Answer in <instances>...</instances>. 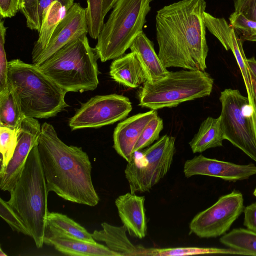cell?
I'll return each instance as SVG.
<instances>
[{
  "instance_id": "5bb4252c",
  "label": "cell",
  "mask_w": 256,
  "mask_h": 256,
  "mask_svg": "<svg viewBox=\"0 0 256 256\" xmlns=\"http://www.w3.org/2000/svg\"><path fill=\"white\" fill-rule=\"evenodd\" d=\"M184 172L188 178L196 175H203L235 182L248 179L256 174V166L252 163L238 164L200 154L185 162Z\"/></svg>"
},
{
  "instance_id": "8992f818",
  "label": "cell",
  "mask_w": 256,
  "mask_h": 256,
  "mask_svg": "<svg viewBox=\"0 0 256 256\" xmlns=\"http://www.w3.org/2000/svg\"><path fill=\"white\" fill-rule=\"evenodd\" d=\"M154 0H118L98 34L95 46L102 62L124 55L143 32Z\"/></svg>"
},
{
  "instance_id": "ac0fdd59",
  "label": "cell",
  "mask_w": 256,
  "mask_h": 256,
  "mask_svg": "<svg viewBox=\"0 0 256 256\" xmlns=\"http://www.w3.org/2000/svg\"><path fill=\"white\" fill-rule=\"evenodd\" d=\"M134 52L143 68L147 82H154L166 77L169 73L154 48L153 42L142 32L135 39L130 48Z\"/></svg>"
},
{
  "instance_id": "cb8c5ba5",
  "label": "cell",
  "mask_w": 256,
  "mask_h": 256,
  "mask_svg": "<svg viewBox=\"0 0 256 256\" xmlns=\"http://www.w3.org/2000/svg\"><path fill=\"white\" fill-rule=\"evenodd\" d=\"M25 118L11 89L0 92V126L16 128Z\"/></svg>"
},
{
  "instance_id": "7c38bea8",
  "label": "cell",
  "mask_w": 256,
  "mask_h": 256,
  "mask_svg": "<svg viewBox=\"0 0 256 256\" xmlns=\"http://www.w3.org/2000/svg\"><path fill=\"white\" fill-rule=\"evenodd\" d=\"M18 143L12 158L0 176V188L10 192L20 178L26 158L38 143L41 126L36 118L26 117L17 128Z\"/></svg>"
},
{
  "instance_id": "1f68e13d",
  "label": "cell",
  "mask_w": 256,
  "mask_h": 256,
  "mask_svg": "<svg viewBox=\"0 0 256 256\" xmlns=\"http://www.w3.org/2000/svg\"><path fill=\"white\" fill-rule=\"evenodd\" d=\"M39 0H18V9L26 18V26L31 30L40 31Z\"/></svg>"
},
{
  "instance_id": "b9f144b4",
  "label": "cell",
  "mask_w": 256,
  "mask_h": 256,
  "mask_svg": "<svg viewBox=\"0 0 256 256\" xmlns=\"http://www.w3.org/2000/svg\"><path fill=\"white\" fill-rule=\"evenodd\" d=\"M0 256H7V254H6L2 250V248H0Z\"/></svg>"
},
{
  "instance_id": "ffe728a7",
  "label": "cell",
  "mask_w": 256,
  "mask_h": 256,
  "mask_svg": "<svg viewBox=\"0 0 256 256\" xmlns=\"http://www.w3.org/2000/svg\"><path fill=\"white\" fill-rule=\"evenodd\" d=\"M46 237H58L96 242L92 234L66 214L48 212L47 216Z\"/></svg>"
},
{
  "instance_id": "7a4b0ae2",
  "label": "cell",
  "mask_w": 256,
  "mask_h": 256,
  "mask_svg": "<svg viewBox=\"0 0 256 256\" xmlns=\"http://www.w3.org/2000/svg\"><path fill=\"white\" fill-rule=\"evenodd\" d=\"M37 144L48 192L72 202L90 206L98 204L92 164L82 148L66 144L47 122L41 126Z\"/></svg>"
},
{
  "instance_id": "d590c367",
  "label": "cell",
  "mask_w": 256,
  "mask_h": 256,
  "mask_svg": "<svg viewBox=\"0 0 256 256\" xmlns=\"http://www.w3.org/2000/svg\"><path fill=\"white\" fill-rule=\"evenodd\" d=\"M244 224L248 230L256 232V202L245 207Z\"/></svg>"
},
{
  "instance_id": "30bf717a",
  "label": "cell",
  "mask_w": 256,
  "mask_h": 256,
  "mask_svg": "<svg viewBox=\"0 0 256 256\" xmlns=\"http://www.w3.org/2000/svg\"><path fill=\"white\" fill-rule=\"evenodd\" d=\"M132 110L130 100L122 95L96 96L76 110L70 118L68 126L72 130L100 128L124 119Z\"/></svg>"
},
{
  "instance_id": "7bdbcfd3",
  "label": "cell",
  "mask_w": 256,
  "mask_h": 256,
  "mask_svg": "<svg viewBox=\"0 0 256 256\" xmlns=\"http://www.w3.org/2000/svg\"><path fill=\"white\" fill-rule=\"evenodd\" d=\"M254 195L256 196V188L254 189V193H253Z\"/></svg>"
},
{
  "instance_id": "ee69618b",
  "label": "cell",
  "mask_w": 256,
  "mask_h": 256,
  "mask_svg": "<svg viewBox=\"0 0 256 256\" xmlns=\"http://www.w3.org/2000/svg\"><path fill=\"white\" fill-rule=\"evenodd\" d=\"M88 0H86V1L88 2Z\"/></svg>"
},
{
  "instance_id": "74e56055",
  "label": "cell",
  "mask_w": 256,
  "mask_h": 256,
  "mask_svg": "<svg viewBox=\"0 0 256 256\" xmlns=\"http://www.w3.org/2000/svg\"><path fill=\"white\" fill-rule=\"evenodd\" d=\"M118 0H103L102 14L104 17L106 15L108 12L112 8Z\"/></svg>"
},
{
  "instance_id": "d4e9b609",
  "label": "cell",
  "mask_w": 256,
  "mask_h": 256,
  "mask_svg": "<svg viewBox=\"0 0 256 256\" xmlns=\"http://www.w3.org/2000/svg\"><path fill=\"white\" fill-rule=\"evenodd\" d=\"M220 242L230 248L256 256V232L242 228H235L222 236Z\"/></svg>"
},
{
  "instance_id": "e575fe53",
  "label": "cell",
  "mask_w": 256,
  "mask_h": 256,
  "mask_svg": "<svg viewBox=\"0 0 256 256\" xmlns=\"http://www.w3.org/2000/svg\"><path fill=\"white\" fill-rule=\"evenodd\" d=\"M18 10V0H0L1 18L13 17Z\"/></svg>"
},
{
  "instance_id": "484cf974",
  "label": "cell",
  "mask_w": 256,
  "mask_h": 256,
  "mask_svg": "<svg viewBox=\"0 0 256 256\" xmlns=\"http://www.w3.org/2000/svg\"><path fill=\"white\" fill-rule=\"evenodd\" d=\"M236 254L247 255L246 253L232 249L212 248L179 247L172 248H150V256H180L201 254Z\"/></svg>"
},
{
  "instance_id": "83f0119b",
  "label": "cell",
  "mask_w": 256,
  "mask_h": 256,
  "mask_svg": "<svg viewBox=\"0 0 256 256\" xmlns=\"http://www.w3.org/2000/svg\"><path fill=\"white\" fill-rule=\"evenodd\" d=\"M103 0H88L87 2L86 18L88 34L96 39L104 24L102 14Z\"/></svg>"
},
{
  "instance_id": "9a60e30c",
  "label": "cell",
  "mask_w": 256,
  "mask_h": 256,
  "mask_svg": "<svg viewBox=\"0 0 256 256\" xmlns=\"http://www.w3.org/2000/svg\"><path fill=\"white\" fill-rule=\"evenodd\" d=\"M158 112L151 110L140 113L118 123L113 134V147L127 162L133 154L134 146L144 126Z\"/></svg>"
},
{
  "instance_id": "8d00e7d4",
  "label": "cell",
  "mask_w": 256,
  "mask_h": 256,
  "mask_svg": "<svg viewBox=\"0 0 256 256\" xmlns=\"http://www.w3.org/2000/svg\"><path fill=\"white\" fill-rule=\"evenodd\" d=\"M54 1L59 2L63 6L66 8L67 10H68L74 4V0H39L38 13L40 24H42V18L48 8L51 4Z\"/></svg>"
},
{
  "instance_id": "5b68a950",
  "label": "cell",
  "mask_w": 256,
  "mask_h": 256,
  "mask_svg": "<svg viewBox=\"0 0 256 256\" xmlns=\"http://www.w3.org/2000/svg\"><path fill=\"white\" fill-rule=\"evenodd\" d=\"M86 35L68 44L36 66L66 92L92 91L98 84V57Z\"/></svg>"
},
{
  "instance_id": "4316f807",
  "label": "cell",
  "mask_w": 256,
  "mask_h": 256,
  "mask_svg": "<svg viewBox=\"0 0 256 256\" xmlns=\"http://www.w3.org/2000/svg\"><path fill=\"white\" fill-rule=\"evenodd\" d=\"M18 143L17 128L0 126V152L2 154L0 176L4 172L12 157Z\"/></svg>"
},
{
  "instance_id": "60d3db41",
  "label": "cell",
  "mask_w": 256,
  "mask_h": 256,
  "mask_svg": "<svg viewBox=\"0 0 256 256\" xmlns=\"http://www.w3.org/2000/svg\"><path fill=\"white\" fill-rule=\"evenodd\" d=\"M251 0H234V4H237Z\"/></svg>"
},
{
  "instance_id": "4fadbf2b",
  "label": "cell",
  "mask_w": 256,
  "mask_h": 256,
  "mask_svg": "<svg viewBox=\"0 0 256 256\" xmlns=\"http://www.w3.org/2000/svg\"><path fill=\"white\" fill-rule=\"evenodd\" d=\"M88 34L86 8L74 3L58 24L45 50L32 64L40 65L68 44Z\"/></svg>"
},
{
  "instance_id": "2e32d148",
  "label": "cell",
  "mask_w": 256,
  "mask_h": 256,
  "mask_svg": "<svg viewBox=\"0 0 256 256\" xmlns=\"http://www.w3.org/2000/svg\"><path fill=\"white\" fill-rule=\"evenodd\" d=\"M145 197L130 192L120 195L115 200L119 216L128 234L138 238L146 234Z\"/></svg>"
},
{
  "instance_id": "44dd1931",
  "label": "cell",
  "mask_w": 256,
  "mask_h": 256,
  "mask_svg": "<svg viewBox=\"0 0 256 256\" xmlns=\"http://www.w3.org/2000/svg\"><path fill=\"white\" fill-rule=\"evenodd\" d=\"M44 244L53 246L61 253L73 256H120L98 242L58 237H46Z\"/></svg>"
},
{
  "instance_id": "9c48e42d",
  "label": "cell",
  "mask_w": 256,
  "mask_h": 256,
  "mask_svg": "<svg viewBox=\"0 0 256 256\" xmlns=\"http://www.w3.org/2000/svg\"><path fill=\"white\" fill-rule=\"evenodd\" d=\"M135 152L124 170L130 192H148L168 173L175 152V138L165 134Z\"/></svg>"
},
{
  "instance_id": "ba28073f",
  "label": "cell",
  "mask_w": 256,
  "mask_h": 256,
  "mask_svg": "<svg viewBox=\"0 0 256 256\" xmlns=\"http://www.w3.org/2000/svg\"><path fill=\"white\" fill-rule=\"evenodd\" d=\"M220 116L224 139L256 162V108L238 90L221 92Z\"/></svg>"
},
{
  "instance_id": "603a6c76",
  "label": "cell",
  "mask_w": 256,
  "mask_h": 256,
  "mask_svg": "<svg viewBox=\"0 0 256 256\" xmlns=\"http://www.w3.org/2000/svg\"><path fill=\"white\" fill-rule=\"evenodd\" d=\"M67 11L58 1L52 2L48 8L42 20L38 40L34 42L32 50V64L47 46L54 32Z\"/></svg>"
},
{
  "instance_id": "f35d334b",
  "label": "cell",
  "mask_w": 256,
  "mask_h": 256,
  "mask_svg": "<svg viewBox=\"0 0 256 256\" xmlns=\"http://www.w3.org/2000/svg\"><path fill=\"white\" fill-rule=\"evenodd\" d=\"M246 62L250 71L256 76V60L254 57L246 58Z\"/></svg>"
},
{
  "instance_id": "e0dca14e",
  "label": "cell",
  "mask_w": 256,
  "mask_h": 256,
  "mask_svg": "<svg viewBox=\"0 0 256 256\" xmlns=\"http://www.w3.org/2000/svg\"><path fill=\"white\" fill-rule=\"evenodd\" d=\"M101 226L102 229L94 230L92 236L96 241L104 242L110 250L120 256H150V248L132 243L126 236L127 230L124 225L116 226L104 222Z\"/></svg>"
},
{
  "instance_id": "f1b7e54d",
  "label": "cell",
  "mask_w": 256,
  "mask_h": 256,
  "mask_svg": "<svg viewBox=\"0 0 256 256\" xmlns=\"http://www.w3.org/2000/svg\"><path fill=\"white\" fill-rule=\"evenodd\" d=\"M162 120L158 114L154 116L144 126L133 150V154L150 146L159 138L162 130Z\"/></svg>"
},
{
  "instance_id": "277c9868",
  "label": "cell",
  "mask_w": 256,
  "mask_h": 256,
  "mask_svg": "<svg viewBox=\"0 0 256 256\" xmlns=\"http://www.w3.org/2000/svg\"><path fill=\"white\" fill-rule=\"evenodd\" d=\"M10 193L8 202L22 219L36 247L42 248L48 212V192L37 144L31 150L20 176Z\"/></svg>"
},
{
  "instance_id": "d6a6232c",
  "label": "cell",
  "mask_w": 256,
  "mask_h": 256,
  "mask_svg": "<svg viewBox=\"0 0 256 256\" xmlns=\"http://www.w3.org/2000/svg\"><path fill=\"white\" fill-rule=\"evenodd\" d=\"M0 18V92L8 88V62L4 49L5 37L7 28Z\"/></svg>"
},
{
  "instance_id": "6da1fadb",
  "label": "cell",
  "mask_w": 256,
  "mask_h": 256,
  "mask_svg": "<svg viewBox=\"0 0 256 256\" xmlns=\"http://www.w3.org/2000/svg\"><path fill=\"white\" fill-rule=\"evenodd\" d=\"M204 0H180L165 6L156 16L158 56L165 67L205 71L208 48Z\"/></svg>"
},
{
  "instance_id": "52a82bcc",
  "label": "cell",
  "mask_w": 256,
  "mask_h": 256,
  "mask_svg": "<svg viewBox=\"0 0 256 256\" xmlns=\"http://www.w3.org/2000/svg\"><path fill=\"white\" fill-rule=\"evenodd\" d=\"M214 79L205 71L170 72L164 78L146 82L138 92L139 105L152 110L175 107L180 104L209 96Z\"/></svg>"
},
{
  "instance_id": "7402d4cb",
  "label": "cell",
  "mask_w": 256,
  "mask_h": 256,
  "mask_svg": "<svg viewBox=\"0 0 256 256\" xmlns=\"http://www.w3.org/2000/svg\"><path fill=\"white\" fill-rule=\"evenodd\" d=\"M224 140L220 116H208L201 123L189 144L193 153H200L208 148L222 146Z\"/></svg>"
},
{
  "instance_id": "8fae6325",
  "label": "cell",
  "mask_w": 256,
  "mask_h": 256,
  "mask_svg": "<svg viewBox=\"0 0 256 256\" xmlns=\"http://www.w3.org/2000/svg\"><path fill=\"white\" fill-rule=\"evenodd\" d=\"M244 209L241 192L233 191L222 196L213 205L192 219L189 226L190 234L200 238L220 236L230 229Z\"/></svg>"
},
{
  "instance_id": "3957f363",
  "label": "cell",
  "mask_w": 256,
  "mask_h": 256,
  "mask_svg": "<svg viewBox=\"0 0 256 256\" xmlns=\"http://www.w3.org/2000/svg\"><path fill=\"white\" fill-rule=\"evenodd\" d=\"M8 84L26 117L48 118L68 106L66 92L34 64L8 62Z\"/></svg>"
},
{
  "instance_id": "836d02e7",
  "label": "cell",
  "mask_w": 256,
  "mask_h": 256,
  "mask_svg": "<svg viewBox=\"0 0 256 256\" xmlns=\"http://www.w3.org/2000/svg\"><path fill=\"white\" fill-rule=\"evenodd\" d=\"M234 12H241L247 19L256 22V0L234 4Z\"/></svg>"
},
{
  "instance_id": "ab89813d",
  "label": "cell",
  "mask_w": 256,
  "mask_h": 256,
  "mask_svg": "<svg viewBox=\"0 0 256 256\" xmlns=\"http://www.w3.org/2000/svg\"><path fill=\"white\" fill-rule=\"evenodd\" d=\"M250 76L252 90V92H253V96H254V104H255V106H256V76H255L250 72Z\"/></svg>"
},
{
  "instance_id": "4dcf8cb0",
  "label": "cell",
  "mask_w": 256,
  "mask_h": 256,
  "mask_svg": "<svg viewBox=\"0 0 256 256\" xmlns=\"http://www.w3.org/2000/svg\"><path fill=\"white\" fill-rule=\"evenodd\" d=\"M0 216L13 230L31 237L30 232L18 214L8 202L2 198H0Z\"/></svg>"
},
{
  "instance_id": "d6986e66",
  "label": "cell",
  "mask_w": 256,
  "mask_h": 256,
  "mask_svg": "<svg viewBox=\"0 0 256 256\" xmlns=\"http://www.w3.org/2000/svg\"><path fill=\"white\" fill-rule=\"evenodd\" d=\"M110 74L117 82L130 88H136L147 81L144 71L136 54L132 52L112 62Z\"/></svg>"
},
{
  "instance_id": "f546056e",
  "label": "cell",
  "mask_w": 256,
  "mask_h": 256,
  "mask_svg": "<svg viewBox=\"0 0 256 256\" xmlns=\"http://www.w3.org/2000/svg\"><path fill=\"white\" fill-rule=\"evenodd\" d=\"M230 24L242 41L256 42V22L247 19L240 12H234L229 18Z\"/></svg>"
}]
</instances>
